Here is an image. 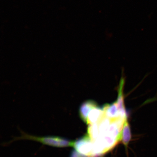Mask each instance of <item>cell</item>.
<instances>
[{
	"label": "cell",
	"instance_id": "6da1fadb",
	"mask_svg": "<svg viewBox=\"0 0 157 157\" xmlns=\"http://www.w3.org/2000/svg\"><path fill=\"white\" fill-rule=\"evenodd\" d=\"M21 138L38 141L44 144L57 147H73L74 144V142H71L67 139L59 137H38L23 134Z\"/></svg>",
	"mask_w": 157,
	"mask_h": 157
},
{
	"label": "cell",
	"instance_id": "7a4b0ae2",
	"mask_svg": "<svg viewBox=\"0 0 157 157\" xmlns=\"http://www.w3.org/2000/svg\"><path fill=\"white\" fill-rule=\"evenodd\" d=\"M73 147L78 154L86 157H91L93 145L88 136H84L74 142Z\"/></svg>",
	"mask_w": 157,
	"mask_h": 157
},
{
	"label": "cell",
	"instance_id": "3957f363",
	"mask_svg": "<svg viewBox=\"0 0 157 157\" xmlns=\"http://www.w3.org/2000/svg\"><path fill=\"white\" fill-rule=\"evenodd\" d=\"M124 84V78H121L120 82L118 89V95L117 103L121 118L126 119L127 118V117L126 111H125L124 103V98L123 93Z\"/></svg>",
	"mask_w": 157,
	"mask_h": 157
},
{
	"label": "cell",
	"instance_id": "277c9868",
	"mask_svg": "<svg viewBox=\"0 0 157 157\" xmlns=\"http://www.w3.org/2000/svg\"><path fill=\"white\" fill-rule=\"evenodd\" d=\"M97 106V103L92 100H88L82 104L79 109V114L84 122L87 123L88 115L90 112Z\"/></svg>",
	"mask_w": 157,
	"mask_h": 157
},
{
	"label": "cell",
	"instance_id": "5b68a950",
	"mask_svg": "<svg viewBox=\"0 0 157 157\" xmlns=\"http://www.w3.org/2000/svg\"><path fill=\"white\" fill-rule=\"evenodd\" d=\"M104 114L111 121L121 118L117 101L109 105H105L103 107Z\"/></svg>",
	"mask_w": 157,
	"mask_h": 157
},
{
	"label": "cell",
	"instance_id": "8992f818",
	"mask_svg": "<svg viewBox=\"0 0 157 157\" xmlns=\"http://www.w3.org/2000/svg\"><path fill=\"white\" fill-rule=\"evenodd\" d=\"M104 115L102 107L98 106L94 108L90 112L88 115L87 123L88 125L97 123L101 120Z\"/></svg>",
	"mask_w": 157,
	"mask_h": 157
},
{
	"label": "cell",
	"instance_id": "52a82bcc",
	"mask_svg": "<svg viewBox=\"0 0 157 157\" xmlns=\"http://www.w3.org/2000/svg\"><path fill=\"white\" fill-rule=\"evenodd\" d=\"M131 138V134L130 125L127 119L125 121L121 134V140L123 144L127 147Z\"/></svg>",
	"mask_w": 157,
	"mask_h": 157
},
{
	"label": "cell",
	"instance_id": "ba28073f",
	"mask_svg": "<svg viewBox=\"0 0 157 157\" xmlns=\"http://www.w3.org/2000/svg\"><path fill=\"white\" fill-rule=\"evenodd\" d=\"M70 157H86L83 156L82 155L79 154L76 152V151H73L72 152L71 155Z\"/></svg>",
	"mask_w": 157,
	"mask_h": 157
}]
</instances>
